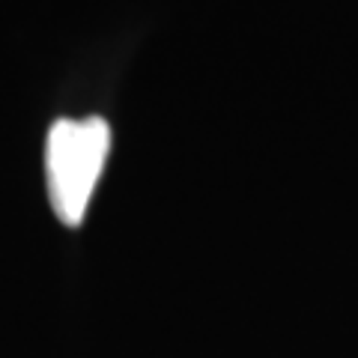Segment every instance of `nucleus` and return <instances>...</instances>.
I'll list each match as a JSON object with an SVG mask.
<instances>
[{"label": "nucleus", "mask_w": 358, "mask_h": 358, "mask_svg": "<svg viewBox=\"0 0 358 358\" xmlns=\"http://www.w3.org/2000/svg\"><path fill=\"white\" fill-rule=\"evenodd\" d=\"M110 150V126L102 117L57 120L45 143L48 197L66 227H78L87 215L90 197L102 176Z\"/></svg>", "instance_id": "f257e3e1"}]
</instances>
